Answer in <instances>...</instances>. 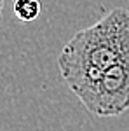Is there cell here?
Instances as JSON below:
<instances>
[{
	"label": "cell",
	"instance_id": "cell-1",
	"mask_svg": "<svg viewBox=\"0 0 129 131\" xmlns=\"http://www.w3.org/2000/svg\"><path fill=\"white\" fill-rule=\"evenodd\" d=\"M126 58H129V9L115 7L98 23L77 31L60 52L58 65L68 88L79 94Z\"/></svg>",
	"mask_w": 129,
	"mask_h": 131
},
{
	"label": "cell",
	"instance_id": "cell-2",
	"mask_svg": "<svg viewBox=\"0 0 129 131\" xmlns=\"http://www.w3.org/2000/svg\"><path fill=\"white\" fill-rule=\"evenodd\" d=\"M75 96L86 110L98 117H115L126 112L129 108V58L112 65Z\"/></svg>",
	"mask_w": 129,
	"mask_h": 131
},
{
	"label": "cell",
	"instance_id": "cell-3",
	"mask_svg": "<svg viewBox=\"0 0 129 131\" xmlns=\"http://www.w3.org/2000/svg\"><path fill=\"white\" fill-rule=\"evenodd\" d=\"M12 10H14V16L19 21L30 23V21L39 18L40 10H42V4L39 0H14Z\"/></svg>",
	"mask_w": 129,
	"mask_h": 131
}]
</instances>
